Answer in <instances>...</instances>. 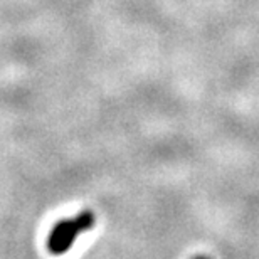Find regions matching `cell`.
<instances>
[{
    "mask_svg": "<svg viewBox=\"0 0 259 259\" xmlns=\"http://www.w3.org/2000/svg\"><path fill=\"white\" fill-rule=\"evenodd\" d=\"M96 217L91 210H82L72 219L61 221L59 224L54 226V229L51 231L48 247L53 254H64L67 249H71V246L74 244L76 237L82 234L84 231H90L95 226Z\"/></svg>",
    "mask_w": 259,
    "mask_h": 259,
    "instance_id": "obj_1",
    "label": "cell"
},
{
    "mask_svg": "<svg viewBox=\"0 0 259 259\" xmlns=\"http://www.w3.org/2000/svg\"><path fill=\"white\" fill-rule=\"evenodd\" d=\"M194 259H210V257H207V256H197V257H194Z\"/></svg>",
    "mask_w": 259,
    "mask_h": 259,
    "instance_id": "obj_2",
    "label": "cell"
}]
</instances>
